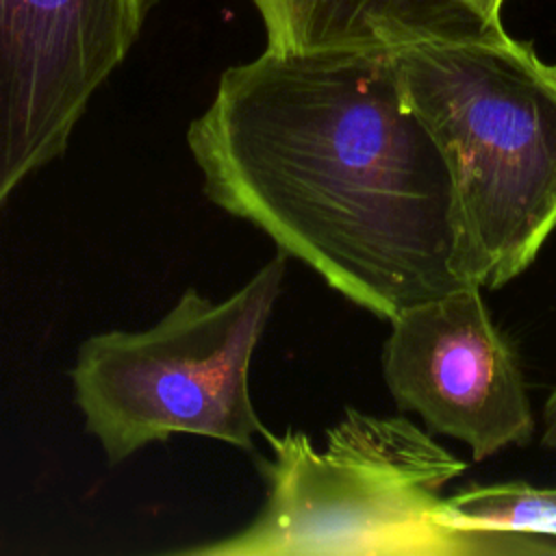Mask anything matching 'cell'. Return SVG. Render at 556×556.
<instances>
[{"label":"cell","instance_id":"obj_1","mask_svg":"<svg viewBox=\"0 0 556 556\" xmlns=\"http://www.w3.org/2000/svg\"><path fill=\"white\" fill-rule=\"evenodd\" d=\"M206 198L380 319L473 278L452 167L387 48L228 67L187 130Z\"/></svg>","mask_w":556,"mask_h":556},{"label":"cell","instance_id":"obj_2","mask_svg":"<svg viewBox=\"0 0 556 556\" xmlns=\"http://www.w3.org/2000/svg\"><path fill=\"white\" fill-rule=\"evenodd\" d=\"M391 54L408 109L452 167L473 278L500 289L556 228V63L504 28Z\"/></svg>","mask_w":556,"mask_h":556},{"label":"cell","instance_id":"obj_3","mask_svg":"<svg viewBox=\"0 0 556 556\" xmlns=\"http://www.w3.org/2000/svg\"><path fill=\"white\" fill-rule=\"evenodd\" d=\"M285 269L287 254L276 250L222 302L187 289L154 326L96 332L78 345L74 400L109 465L174 434L256 452L267 428L252 404L250 365Z\"/></svg>","mask_w":556,"mask_h":556},{"label":"cell","instance_id":"obj_4","mask_svg":"<svg viewBox=\"0 0 556 556\" xmlns=\"http://www.w3.org/2000/svg\"><path fill=\"white\" fill-rule=\"evenodd\" d=\"M271 454L254 452L265 482L258 513L241 530L189 556H526L556 554V539L460 528L447 500L404 484L308 434L263 432Z\"/></svg>","mask_w":556,"mask_h":556},{"label":"cell","instance_id":"obj_5","mask_svg":"<svg viewBox=\"0 0 556 556\" xmlns=\"http://www.w3.org/2000/svg\"><path fill=\"white\" fill-rule=\"evenodd\" d=\"M150 0H0V206L67 148Z\"/></svg>","mask_w":556,"mask_h":556},{"label":"cell","instance_id":"obj_6","mask_svg":"<svg viewBox=\"0 0 556 556\" xmlns=\"http://www.w3.org/2000/svg\"><path fill=\"white\" fill-rule=\"evenodd\" d=\"M382 376L402 410L465 443L473 460L534 434L517 354L493 324L480 285L397 313L382 345Z\"/></svg>","mask_w":556,"mask_h":556},{"label":"cell","instance_id":"obj_7","mask_svg":"<svg viewBox=\"0 0 556 556\" xmlns=\"http://www.w3.org/2000/svg\"><path fill=\"white\" fill-rule=\"evenodd\" d=\"M276 52L400 48L493 33L458 0H252ZM502 30V28H500Z\"/></svg>","mask_w":556,"mask_h":556},{"label":"cell","instance_id":"obj_8","mask_svg":"<svg viewBox=\"0 0 556 556\" xmlns=\"http://www.w3.org/2000/svg\"><path fill=\"white\" fill-rule=\"evenodd\" d=\"M326 443L417 489L439 493L467 465L404 417H380L348 408L326 432Z\"/></svg>","mask_w":556,"mask_h":556},{"label":"cell","instance_id":"obj_9","mask_svg":"<svg viewBox=\"0 0 556 556\" xmlns=\"http://www.w3.org/2000/svg\"><path fill=\"white\" fill-rule=\"evenodd\" d=\"M460 528H486L556 539V486L500 482L445 497Z\"/></svg>","mask_w":556,"mask_h":556},{"label":"cell","instance_id":"obj_10","mask_svg":"<svg viewBox=\"0 0 556 556\" xmlns=\"http://www.w3.org/2000/svg\"><path fill=\"white\" fill-rule=\"evenodd\" d=\"M467 13L486 30H500L502 26V7L504 0H458Z\"/></svg>","mask_w":556,"mask_h":556},{"label":"cell","instance_id":"obj_11","mask_svg":"<svg viewBox=\"0 0 556 556\" xmlns=\"http://www.w3.org/2000/svg\"><path fill=\"white\" fill-rule=\"evenodd\" d=\"M543 445L556 452V389L543 406Z\"/></svg>","mask_w":556,"mask_h":556}]
</instances>
